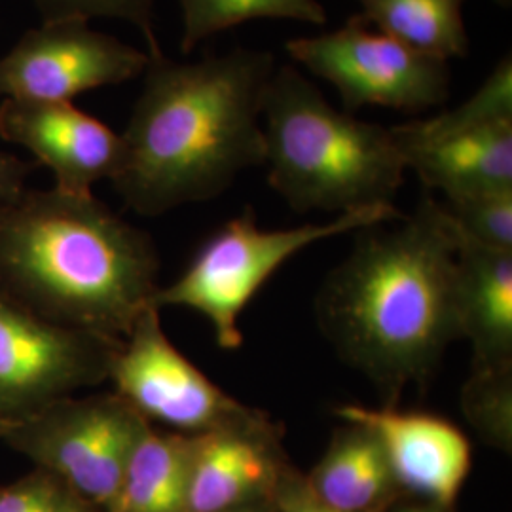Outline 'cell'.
<instances>
[{"mask_svg":"<svg viewBox=\"0 0 512 512\" xmlns=\"http://www.w3.org/2000/svg\"><path fill=\"white\" fill-rule=\"evenodd\" d=\"M348 258L325 279L315 311L338 357L397 406L425 387L461 340L458 228L423 194L416 209L355 232Z\"/></svg>","mask_w":512,"mask_h":512,"instance_id":"cell-1","label":"cell"},{"mask_svg":"<svg viewBox=\"0 0 512 512\" xmlns=\"http://www.w3.org/2000/svg\"><path fill=\"white\" fill-rule=\"evenodd\" d=\"M275 67L274 55L253 48L200 61L148 55L112 179L126 205L158 217L219 198L243 171L264 165L262 103Z\"/></svg>","mask_w":512,"mask_h":512,"instance_id":"cell-2","label":"cell"},{"mask_svg":"<svg viewBox=\"0 0 512 512\" xmlns=\"http://www.w3.org/2000/svg\"><path fill=\"white\" fill-rule=\"evenodd\" d=\"M158 272L152 238L93 194L25 188L0 207V294L59 327L124 340Z\"/></svg>","mask_w":512,"mask_h":512,"instance_id":"cell-3","label":"cell"},{"mask_svg":"<svg viewBox=\"0 0 512 512\" xmlns=\"http://www.w3.org/2000/svg\"><path fill=\"white\" fill-rule=\"evenodd\" d=\"M268 183L298 213L391 207L404 183L391 128L334 109L291 65L275 67L262 103Z\"/></svg>","mask_w":512,"mask_h":512,"instance_id":"cell-4","label":"cell"},{"mask_svg":"<svg viewBox=\"0 0 512 512\" xmlns=\"http://www.w3.org/2000/svg\"><path fill=\"white\" fill-rule=\"evenodd\" d=\"M397 205L338 215L321 224H302L283 230L258 226L253 207L222 224L203 243L184 274L169 287H160L152 306H175L198 311L211 323L220 348H241L239 317L260 287L296 253L317 241L351 234L366 226L403 217Z\"/></svg>","mask_w":512,"mask_h":512,"instance_id":"cell-5","label":"cell"},{"mask_svg":"<svg viewBox=\"0 0 512 512\" xmlns=\"http://www.w3.org/2000/svg\"><path fill=\"white\" fill-rule=\"evenodd\" d=\"M148 425L118 393L73 395L10 421L2 442L107 512Z\"/></svg>","mask_w":512,"mask_h":512,"instance_id":"cell-6","label":"cell"},{"mask_svg":"<svg viewBox=\"0 0 512 512\" xmlns=\"http://www.w3.org/2000/svg\"><path fill=\"white\" fill-rule=\"evenodd\" d=\"M285 48L294 61L338 90L349 114L363 107L420 114L450 97L452 73L446 61L374 31L359 16L336 31L293 38Z\"/></svg>","mask_w":512,"mask_h":512,"instance_id":"cell-7","label":"cell"},{"mask_svg":"<svg viewBox=\"0 0 512 512\" xmlns=\"http://www.w3.org/2000/svg\"><path fill=\"white\" fill-rule=\"evenodd\" d=\"M120 346L122 340L59 327L0 294V416L23 420L109 382Z\"/></svg>","mask_w":512,"mask_h":512,"instance_id":"cell-8","label":"cell"},{"mask_svg":"<svg viewBox=\"0 0 512 512\" xmlns=\"http://www.w3.org/2000/svg\"><path fill=\"white\" fill-rule=\"evenodd\" d=\"M109 382L148 423L181 435H200L253 410L220 389L171 344L156 306H148L122 340Z\"/></svg>","mask_w":512,"mask_h":512,"instance_id":"cell-9","label":"cell"},{"mask_svg":"<svg viewBox=\"0 0 512 512\" xmlns=\"http://www.w3.org/2000/svg\"><path fill=\"white\" fill-rule=\"evenodd\" d=\"M148 52L99 33L86 19L42 21L0 57V97L73 103L80 93L143 76Z\"/></svg>","mask_w":512,"mask_h":512,"instance_id":"cell-10","label":"cell"},{"mask_svg":"<svg viewBox=\"0 0 512 512\" xmlns=\"http://www.w3.org/2000/svg\"><path fill=\"white\" fill-rule=\"evenodd\" d=\"M283 427L253 408L238 420L190 435L186 512H226L274 501L293 465Z\"/></svg>","mask_w":512,"mask_h":512,"instance_id":"cell-11","label":"cell"},{"mask_svg":"<svg viewBox=\"0 0 512 512\" xmlns=\"http://www.w3.org/2000/svg\"><path fill=\"white\" fill-rule=\"evenodd\" d=\"M334 414L342 421L363 423L378 435L406 497L429 501L442 511H456L473 465L471 442L458 425L429 412L397 406L346 404Z\"/></svg>","mask_w":512,"mask_h":512,"instance_id":"cell-12","label":"cell"},{"mask_svg":"<svg viewBox=\"0 0 512 512\" xmlns=\"http://www.w3.org/2000/svg\"><path fill=\"white\" fill-rule=\"evenodd\" d=\"M0 137L27 148L54 173L57 190L76 196L112 181L124 160L122 135L73 103L4 99Z\"/></svg>","mask_w":512,"mask_h":512,"instance_id":"cell-13","label":"cell"},{"mask_svg":"<svg viewBox=\"0 0 512 512\" xmlns=\"http://www.w3.org/2000/svg\"><path fill=\"white\" fill-rule=\"evenodd\" d=\"M406 169L446 200L512 188V124L463 135L412 139L391 128Z\"/></svg>","mask_w":512,"mask_h":512,"instance_id":"cell-14","label":"cell"},{"mask_svg":"<svg viewBox=\"0 0 512 512\" xmlns=\"http://www.w3.org/2000/svg\"><path fill=\"white\" fill-rule=\"evenodd\" d=\"M461 336L471 342V370L512 366V251L465 238L458 230Z\"/></svg>","mask_w":512,"mask_h":512,"instance_id":"cell-15","label":"cell"},{"mask_svg":"<svg viewBox=\"0 0 512 512\" xmlns=\"http://www.w3.org/2000/svg\"><path fill=\"white\" fill-rule=\"evenodd\" d=\"M304 478L332 511L389 512L406 499L378 435L357 421L334 429L323 458Z\"/></svg>","mask_w":512,"mask_h":512,"instance_id":"cell-16","label":"cell"},{"mask_svg":"<svg viewBox=\"0 0 512 512\" xmlns=\"http://www.w3.org/2000/svg\"><path fill=\"white\" fill-rule=\"evenodd\" d=\"M190 435L148 425L107 512H186Z\"/></svg>","mask_w":512,"mask_h":512,"instance_id":"cell-17","label":"cell"},{"mask_svg":"<svg viewBox=\"0 0 512 512\" xmlns=\"http://www.w3.org/2000/svg\"><path fill=\"white\" fill-rule=\"evenodd\" d=\"M359 18L387 37L440 61L467 57L463 6L467 0H355Z\"/></svg>","mask_w":512,"mask_h":512,"instance_id":"cell-18","label":"cell"},{"mask_svg":"<svg viewBox=\"0 0 512 512\" xmlns=\"http://www.w3.org/2000/svg\"><path fill=\"white\" fill-rule=\"evenodd\" d=\"M181 52L192 54L203 40L253 19H289L325 25L327 10L319 0H179Z\"/></svg>","mask_w":512,"mask_h":512,"instance_id":"cell-19","label":"cell"},{"mask_svg":"<svg viewBox=\"0 0 512 512\" xmlns=\"http://www.w3.org/2000/svg\"><path fill=\"white\" fill-rule=\"evenodd\" d=\"M512 124V59L505 55L469 99L433 118L412 120L395 131L412 139H439Z\"/></svg>","mask_w":512,"mask_h":512,"instance_id":"cell-20","label":"cell"},{"mask_svg":"<svg viewBox=\"0 0 512 512\" xmlns=\"http://www.w3.org/2000/svg\"><path fill=\"white\" fill-rule=\"evenodd\" d=\"M461 410L478 437L501 452L512 448V366L471 370L461 389Z\"/></svg>","mask_w":512,"mask_h":512,"instance_id":"cell-21","label":"cell"},{"mask_svg":"<svg viewBox=\"0 0 512 512\" xmlns=\"http://www.w3.org/2000/svg\"><path fill=\"white\" fill-rule=\"evenodd\" d=\"M444 209L465 238L512 251V188L446 200Z\"/></svg>","mask_w":512,"mask_h":512,"instance_id":"cell-22","label":"cell"},{"mask_svg":"<svg viewBox=\"0 0 512 512\" xmlns=\"http://www.w3.org/2000/svg\"><path fill=\"white\" fill-rule=\"evenodd\" d=\"M42 21L55 19H120L133 25L147 42L148 55L162 54L156 35V0H31Z\"/></svg>","mask_w":512,"mask_h":512,"instance_id":"cell-23","label":"cell"},{"mask_svg":"<svg viewBox=\"0 0 512 512\" xmlns=\"http://www.w3.org/2000/svg\"><path fill=\"white\" fill-rule=\"evenodd\" d=\"M0 512H103L61 478L37 469L0 486Z\"/></svg>","mask_w":512,"mask_h":512,"instance_id":"cell-24","label":"cell"},{"mask_svg":"<svg viewBox=\"0 0 512 512\" xmlns=\"http://www.w3.org/2000/svg\"><path fill=\"white\" fill-rule=\"evenodd\" d=\"M277 512H338L317 501L306 484L304 473L294 465L281 478L274 497Z\"/></svg>","mask_w":512,"mask_h":512,"instance_id":"cell-25","label":"cell"},{"mask_svg":"<svg viewBox=\"0 0 512 512\" xmlns=\"http://www.w3.org/2000/svg\"><path fill=\"white\" fill-rule=\"evenodd\" d=\"M31 171L33 165L25 160L8 152H0V207L16 200L25 190V179Z\"/></svg>","mask_w":512,"mask_h":512,"instance_id":"cell-26","label":"cell"},{"mask_svg":"<svg viewBox=\"0 0 512 512\" xmlns=\"http://www.w3.org/2000/svg\"><path fill=\"white\" fill-rule=\"evenodd\" d=\"M393 512H446L442 511L437 505L429 503V501H421V499H412V497H406L403 501H399Z\"/></svg>","mask_w":512,"mask_h":512,"instance_id":"cell-27","label":"cell"},{"mask_svg":"<svg viewBox=\"0 0 512 512\" xmlns=\"http://www.w3.org/2000/svg\"><path fill=\"white\" fill-rule=\"evenodd\" d=\"M226 512H277V509L274 501H262V503H253V505H245V507Z\"/></svg>","mask_w":512,"mask_h":512,"instance_id":"cell-28","label":"cell"},{"mask_svg":"<svg viewBox=\"0 0 512 512\" xmlns=\"http://www.w3.org/2000/svg\"><path fill=\"white\" fill-rule=\"evenodd\" d=\"M8 425H10V421L0 416V442H2V437H4V433H6V427H8Z\"/></svg>","mask_w":512,"mask_h":512,"instance_id":"cell-29","label":"cell"},{"mask_svg":"<svg viewBox=\"0 0 512 512\" xmlns=\"http://www.w3.org/2000/svg\"><path fill=\"white\" fill-rule=\"evenodd\" d=\"M494 2H497V4H499V6H503V8H505V6H507V8H509V6H511L512 0H494Z\"/></svg>","mask_w":512,"mask_h":512,"instance_id":"cell-30","label":"cell"}]
</instances>
